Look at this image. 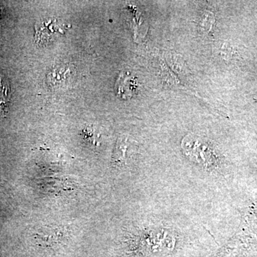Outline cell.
I'll list each match as a JSON object with an SVG mask.
<instances>
[{"mask_svg":"<svg viewBox=\"0 0 257 257\" xmlns=\"http://www.w3.org/2000/svg\"><path fill=\"white\" fill-rule=\"evenodd\" d=\"M10 98V89L8 82L0 77V105L3 104L4 107Z\"/></svg>","mask_w":257,"mask_h":257,"instance_id":"4","label":"cell"},{"mask_svg":"<svg viewBox=\"0 0 257 257\" xmlns=\"http://www.w3.org/2000/svg\"><path fill=\"white\" fill-rule=\"evenodd\" d=\"M118 96L122 99H130L137 93L138 82L136 77L122 72L119 75L116 83Z\"/></svg>","mask_w":257,"mask_h":257,"instance_id":"1","label":"cell"},{"mask_svg":"<svg viewBox=\"0 0 257 257\" xmlns=\"http://www.w3.org/2000/svg\"><path fill=\"white\" fill-rule=\"evenodd\" d=\"M131 143L126 137L121 136L118 138L112 156V164L117 167H124L127 161L128 150Z\"/></svg>","mask_w":257,"mask_h":257,"instance_id":"3","label":"cell"},{"mask_svg":"<svg viewBox=\"0 0 257 257\" xmlns=\"http://www.w3.org/2000/svg\"><path fill=\"white\" fill-rule=\"evenodd\" d=\"M35 41L40 44H44L52 40L59 32L62 30L59 28L55 20H49L47 21L39 22L35 25Z\"/></svg>","mask_w":257,"mask_h":257,"instance_id":"2","label":"cell"},{"mask_svg":"<svg viewBox=\"0 0 257 257\" xmlns=\"http://www.w3.org/2000/svg\"><path fill=\"white\" fill-rule=\"evenodd\" d=\"M67 72L69 70H65L64 69H55V71H52V73L50 74V82H52V84H55V82H63L64 79L66 78V75H67Z\"/></svg>","mask_w":257,"mask_h":257,"instance_id":"5","label":"cell"}]
</instances>
